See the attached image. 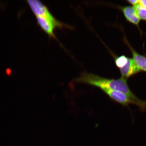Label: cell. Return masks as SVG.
I'll return each instance as SVG.
<instances>
[{"label":"cell","mask_w":146,"mask_h":146,"mask_svg":"<svg viewBox=\"0 0 146 146\" xmlns=\"http://www.w3.org/2000/svg\"><path fill=\"white\" fill-rule=\"evenodd\" d=\"M75 81L93 86L102 91L112 90L119 91L126 94L136 103L141 111L146 110V100H140L133 94L129 87L127 79L121 77L118 79H111L102 77L95 74L86 72L82 73Z\"/></svg>","instance_id":"cell-1"},{"label":"cell","mask_w":146,"mask_h":146,"mask_svg":"<svg viewBox=\"0 0 146 146\" xmlns=\"http://www.w3.org/2000/svg\"><path fill=\"white\" fill-rule=\"evenodd\" d=\"M38 25L50 37L57 40L54 31L56 28L71 29L72 27L58 21H53L48 18L43 16L36 17Z\"/></svg>","instance_id":"cell-2"},{"label":"cell","mask_w":146,"mask_h":146,"mask_svg":"<svg viewBox=\"0 0 146 146\" xmlns=\"http://www.w3.org/2000/svg\"><path fill=\"white\" fill-rule=\"evenodd\" d=\"M26 1L36 17L43 16L52 19L55 18L46 5L41 1L38 0H28Z\"/></svg>","instance_id":"cell-3"},{"label":"cell","mask_w":146,"mask_h":146,"mask_svg":"<svg viewBox=\"0 0 146 146\" xmlns=\"http://www.w3.org/2000/svg\"><path fill=\"white\" fill-rule=\"evenodd\" d=\"M111 99L124 106H128L130 104L136 105L134 101L126 94L119 91L112 90L103 91Z\"/></svg>","instance_id":"cell-4"},{"label":"cell","mask_w":146,"mask_h":146,"mask_svg":"<svg viewBox=\"0 0 146 146\" xmlns=\"http://www.w3.org/2000/svg\"><path fill=\"white\" fill-rule=\"evenodd\" d=\"M119 70L121 77L125 79L141 72L132 58H129L127 64Z\"/></svg>","instance_id":"cell-5"},{"label":"cell","mask_w":146,"mask_h":146,"mask_svg":"<svg viewBox=\"0 0 146 146\" xmlns=\"http://www.w3.org/2000/svg\"><path fill=\"white\" fill-rule=\"evenodd\" d=\"M120 10L127 21L136 26H139L140 21L133 7L130 6L120 7Z\"/></svg>","instance_id":"cell-6"},{"label":"cell","mask_w":146,"mask_h":146,"mask_svg":"<svg viewBox=\"0 0 146 146\" xmlns=\"http://www.w3.org/2000/svg\"><path fill=\"white\" fill-rule=\"evenodd\" d=\"M126 43L132 54V59L140 72H146V57L137 52L127 41Z\"/></svg>","instance_id":"cell-7"},{"label":"cell","mask_w":146,"mask_h":146,"mask_svg":"<svg viewBox=\"0 0 146 146\" xmlns=\"http://www.w3.org/2000/svg\"><path fill=\"white\" fill-rule=\"evenodd\" d=\"M133 7L140 19L146 21V9L140 3Z\"/></svg>","instance_id":"cell-8"},{"label":"cell","mask_w":146,"mask_h":146,"mask_svg":"<svg viewBox=\"0 0 146 146\" xmlns=\"http://www.w3.org/2000/svg\"><path fill=\"white\" fill-rule=\"evenodd\" d=\"M128 58L124 55L116 57L115 59V63L116 67L119 69L123 68L127 64Z\"/></svg>","instance_id":"cell-9"},{"label":"cell","mask_w":146,"mask_h":146,"mask_svg":"<svg viewBox=\"0 0 146 146\" xmlns=\"http://www.w3.org/2000/svg\"><path fill=\"white\" fill-rule=\"evenodd\" d=\"M127 1L128 3L133 6L138 4L140 2L139 0H128Z\"/></svg>","instance_id":"cell-10"},{"label":"cell","mask_w":146,"mask_h":146,"mask_svg":"<svg viewBox=\"0 0 146 146\" xmlns=\"http://www.w3.org/2000/svg\"><path fill=\"white\" fill-rule=\"evenodd\" d=\"M139 3L142 6L146 9V0H141L140 1Z\"/></svg>","instance_id":"cell-11"}]
</instances>
